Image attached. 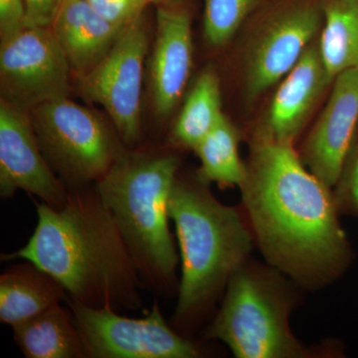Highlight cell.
<instances>
[{
  "label": "cell",
  "mask_w": 358,
  "mask_h": 358,
  "mask_svg": "<svg viewBox=\"0 0 358 358\" xmlns=\"http://www.w3.org/2000/svg\"><path fill=\"white\" fill-rule=\"evenodd\" d=\"M242 200L268 263L310 288L331 284L355 258L331 188L313 176L292 143L255 131Z\"/></svg>",
  "instance_id": "cell-1"
},
{
  "label": "cell",
  "mask_w": 358,
  "mask_h": 358,
  "mask_svg": "<svg viewBox=\"0 0 358 358\" xmlns=\"http://www.w3.org/2000/svg\"><path fill=\"white\" fill-rule=\"evenodd\" d=\"M36 211V228L27 244L2 254V261H29L86 307L117 312L143 308V282L95 185L70 189L60 208L41 202Z\"/></svg>",
  "instance_id": "cell-2"
},
{
  "label": "cell",
  "mask_w": 358,
  "mask_h": 358,
  "mask_svg": "<svg viewBox=\"0 0 358 358\" xmlns=\"http://www.w3.org/2000/svg\"><path fill=\"white\" fill-rule=\"evenodd\" d=\"M180 160L162 150H127L95 188L109 208L141 282L166 293L176 285L179 256L169 203Z\"/></svg>",
  "instance_id": "cell-3"
},
{
  "label": "cell",
  "mask_w": 358,
  "mask_h": 358,
  "mask_svg": "<svg viewBox=\"0 0 358 358\" xmlns=\"http://www.w3.org/2000/svg\"><path fill=\"white\" fill-rule=\"evenodd\" d=\"M207 186L178 176L169 199L181 264L174 317L183 324L210 307L253 248V232L240 212L219 202Z\"/></svg>",
  "instance_id": "cell-4"
},
{
  "label": "cell",
  "mask_w": 358,
  "mask_h": 358,
  "mask_svg": "<svg viewBox=\"0 0 358 358\" xmlns=\"http://www.w3.org/2000/svg\"><path fill=\"white\" fill-rule=\"evenodd\" d=\"M291 308V296L275 273L244 265L228 282L207 336L223 341L238 358L308 357L289 329Z\"/></svg>",
  "instance_id": "cell-5"
},
{
  "label": "cell",
  "mask_w": 358,
  "mask_h": 358,
  "mask_svg": "<svg viewBox=\"0 0 358 358\" xmlns=\"http://www.w3.org/2000/svg\"><path fill=\"white\" fill-rule=\"evenodd\" d=\"M29 115L45 159L69 190L96 185L129 150L114 124L69 96Z\"/></svg>",
  "instance_id": "cell-6"
},
{
  "label": "cell",
  "mask_w": 358,
  "mask_h": 358,
  "mask_svg": "<svg viewBox=\"0 0 358 358\" xmlns=\"http://www.w3.org/2000/svg\"><path fill=\"white\" fill-rule=\"evenodd\" d=\"M253 24L245 48L243 90L254 103L280 83L320 36L324 0H272L248 21Z\"/></svg>",
  "instance_id": "cell-7"
},
{
  "label": "cell",
  "mask_w": 358,
  "mask_h": 358,
  "mask_svg": "<svg viewBox=\"0 0 358 358\" xmlns=\"http://www.w3.org/2000/svg\"><path fill=\"white\" fill-rule=\"evenodd\" d=\"M148 47L143 13L124 26L93 69L76 77L80 96L102 106L129 150L136 148L141 138V84Z\"/></svg>",
  "instance_id": "cell-8"
},
{
  "label": "cell",
  "mask_w": 358,
  "mask_h": 358,
  "mask_svg": "<svg viewBox=\"0 0 358 358\" xmlns=\"http://www.w3.org/2000/svg\"><path fill=\"white\" fill-rule=\"evenodd\" d=\"M86 357L195 358L201 352L164 320L159 303L141 319H131L110 308H90L68 298Z\"/></svg>",
  "instance_id": "cell-9"
},
{
  "label": "cell",
  "mask_w": 358,
  "mask_h": 358,
  "mask_svg": "<svg viewBox=\"0 0 358 358\" xmlns=\"http://www.w3.org/2000/svg\"><path fill=\"white\" fill-rule=\"evenodd\" d=\"M0 42V100L29 113L69 96L74 73L51 27L27 26Z\"/></svg>",
  "instance_id": "cell-10"
},
{
  "label": "cell",
  "mask_w": 358,
  "mask_h": 358,
  "mask_svg": "<svg viewBox=\"0 0 358 358\" xmlns=\"http://www.w3.org/2000/svg\"><path fill=\"white\" fill-rule=\"evenodd\" d=\"M17 190L54 208L69 195L45 159L29 113L0 100V195L10 199Z\"/></svg>",
  "instance_id": "cell-11"
},
{
  "label": "cell",
  "mask_w": 358,
  "mask_h": 358,
  "mask_svg": "<svg viewBox=\"0 0 358 358\" xmlns=\"http://www.w3.org/2000/svg\"><path fill=\"white\" fill-rule=\"evenodd\" d=\"M358 129V69L334 79L329 99L301 150L308 171L333 189Z\"/></svg>",
  "instance_id": "cell-12"
},
{
  "label": "cell",
  "mask_w": 358,
  "mask_h": 358,
  "mask_svg": "<svg viewBox=\"0 0 358 358\" xmlns=\"http://www.w3.org/2000/svg\"><path fill=\"white\" fill-rule=\"evenodd\" d=\"M150 92L155 112L167 117L178 107L192 68V14L188 1L157 6Z\"/></svg>",
  "instance_id": "cell-13"
},
{
  "label": "cell",
  "mask_w": 358,
  "mask_h": 358,
  "mask_svg": "<svg viewBox=\"0 0 358 358\" xmlns=\"http://www.w3.org/2000/svg\"><path fill=\"white\" fill-rule=\"evenodd\" d=\"M333 83L320 55L317 37L282 80L256 131L280 143L294 145Z\"/></svg>",
  "instance_id": "cell-14"
},
{
  "label": "cell",
  "mask_w": 358,
  "mask_h": 358,
  "mask_svg": "<svg viewBox=\"0 0 358 358\" xmlns=\"http://www.w3.org/2000/svg\"><path fill=\"white\" fill-rule=\"evenodd\" d=\"M51 29L78 77L105 57L124 27L106 20L87 0H65Z\"/></svg>",
  "instance_id": "cell-15"
},
{
  "label": "cell",
  "mask_w": 358,
  "mask_h": 358,
  "mask_svg": "<svg viewBox=\"0 0 358 358\" xmlns=\"http://www.w3.org/2000/svg\"><path fill=\"white\" fill-rule=\"evenodd\" d=\"M68 298L55 278L29 261L11 266L0 275V322L17 326Z\"/></svg>",
  "instance_id": "cell-16"
},
{
  "label": "cell",
  "mask_w": 358,
  "mask_h": 358,
  "mask_svg": "<svg viewBox=\"0 0 358 358\" xmlns=\"http://www.w3.org/2000/svg\"><path fill=\"white\" fill-rule=\"evenodd\" d=\"M13 338L27 358H86L72 308L61 303L14 326Z\"/></svg>",
  "instance_id": "cell-17"
},
{
  "label": "cell",
  "mask_w": 358,
  "mask_h": 358,
  "mask_svg": "<svg viewBox=\"0 0 358 358\" xmlns=\"http://www.w3.org/2000/svg\"><path fill=\"white\" fill-rule=\"evenodd\" d=\"M224 115L220 78L215 68L209 65L200 73L185 99L171 131V143L194 150Z\"/></svg>",
  "instance_id": "cell-18"
},
{
  "label": "cell",
  "mask_w": 358,
  "mask_h": 358,
  "mask_svg": "<svg viewBox=\"0 0 358 358\" xmlns=\"http://www.w3.org/2000/svg\"><path fill=\"white\" fill-rule=\"evenodd\" d=\"M319 46L333 81L346 70L358 69V0H324Z\"/></svg>",
  "instance_id": "cell-19"
},
{
  "label": "cell",
  "mask_w": 358,
  "mask_h": 358,
  "mask_svg": "<svg viewBox=\"0 0 358 358\" xmlns=\"http://www.w3.org/2000/svg\"><path fill=\"white\" fill-rule=\"evenodd\" d=\"M240 141L239 129L224 115L193 150L200 160L196 178L207 185L214 182L221 188L241 187L246 178L247 166L240 157Z\"/></svg>",
  "instance_id": "cell-20"
},
{
  "label": "cell",
  "mask_w": 358,
  "mask_h": 358,
  "mask_svg": "<svg viewBox=\"0 0 358 358\" xmlns=\"http://www.w3.org/2000/svg\"><path fill=\"white\" fill-rule=\"evenodd\" d=\"M272 0H204L203 36L206 43L220 48Z\"/></svg>",
  "instance_id": "cell-21"
},
{
  "label": "cell",
  "mask_w": 358,
  "mask_h": 358,
  "mask_svg": "<svg viewBox=\"0 0 358 358\" xmlns=\"http://www.w3.org/2000/svg\"><path fill=\"white\" fill-rule=\"evenodd\" d=\"M331 192L339 215L358 217V129Z\"/></svg>",
  "instance_id": "cell-22"
},
{
  "label": "cell",
  "mask_w": 358,
  "mask_h": 358,
  "mask_svg": "<svg viewBox=\"0 0 358 358\" xmlns=\"http://www.w3.org/2000/svg\"><path fill=\"white\" fill-rule=\"evenodd\" d=\"M90 6L113 24L128 25L143 13L148 0H87Z\"/></svg>",
  "instance_id": "cell-23"
},
{
  "label": "cell",
  "mask_w": 358,
  "mask_h": 358,
  "mask_svg": "<svg viewBox=\"0 0 358 358\" xmlns=\"http://www.w3.org/2000/svg\"><path fill=\"white\" fill-rule=\"evenodd\" d=\"M26 27L24 0H0V41Z\"/></svg>",
  "instance_id": "cell-24"
},
{
  "label": "cell",
  "mask_w": 358,
  "mask_h": 358,
  "mask_svg": "<svg viewBox=\"0 0 358 358\" xmlns=\"http://www.w3.org/2000/svg\"><path fill=\"white\" fill-rule=\"evenodd\" d=\"M65 0H24L26 27H51Z\"/></svg>",
  "instance_id": "cell-25"
},
{
  "label": "cell",
  "mask_w": 358,
  "mask_h": 358,
  "mask_svg": "<svg viewBox=\"0 0 358 358\" xmlns=\"http://www.w3.org/2000/svg\"><path fill=\"white\" fill-rule=\"evenodd\" d=\"M189 1V0H148V4L159 6H171V4L181 3V2Z\"/></svg>",
  "instance_id": "cell-26"
}]
</instances>
